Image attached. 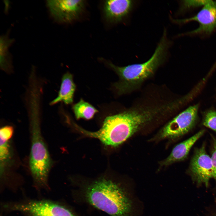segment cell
I'll return each instance as SVG.
<instances>
[{"mask_svg": "<svg viewBox=\"0 0 216 216\" xmlns=\"http://www.w3.org/2000/svg\"><path fill=\"white\" fill-rule=\"evenodd\" d=\"M148 123L145 113L131 106L121 112L106 117L101 128L96 132L86 131L74 125L83 134L99 139L105 146L115 147L147 126Z\"/></svg>", "mask_w": 216, "mask_h": 216, "instance_id": "cell-1", "label": "cell"}, {"mask_svg": "<svg viewBox=\"0 0 216 216\" xmlns=\"http://www.w3.org/2000/svg\"><path fill=\"white\" fill-rule=\"evenodd\" d=\"M169 45L165 30L154 54L147 61L123 67L108 63L119 77L118 81L113 85L117 95L129 94L138 90L145 82L152 77L165 61Z\"/></svg>", "mask_w": 216, "mask_h": 216, "instance_id": "cell-2", "label": "cell"}, {"mask_svg": "<svg viewBox=\"0 0 216 216\" xmlns=\"http://www.w3.org/2000/svg\"><path fill=\"white\" fill-rule=\"evenodd\" d=\"M85 201L110 216H129L132 203L124 188L112 179L102 177L81 190Z\"/></svg>", "mask_w": 216, "mask_h": 216, "instance_id": "cell-3", "label": "cell"}, {"mask_svg": "<svg viewBox=\"0 0 216 216\" xmlns=\"http://www.w3.org/2000/svg\"><path fill=\"white\" fill-rule=\"evenodd\" d=\"M31 132V146L29 164L34 180L40 184L47 185L51 161L43 140L40 128L41 109L33 106L27 110Z\"/></svg>", "mask_w": 216, "mask_h": 216, "instance_id": "cell-4", "label": "cell"}, {"mask_svg": "<svg viewBox=\"0 0 216 216\" xmlns=\"http://www.w3.org/2000/svg\"><path fill=\"white\" fill-rule=\"evenodd\" d=\"M197 105L190 106L167 123L152 139L153 140L179 138L188 132L196 122Z\"/></svg>", "mask_w": 216, "mask_h": 216, "instance_id": "cell-5", "label": "cell"}, {"mask_svg": "<svg viewBox=\"0 0 216 216\" xmlns=\"http://www.w3.org/2000/svg\"><path fill=\"white\" fill-rule=\"evenodd\" d=\"M189 171L193 179L199 184H204L207 187L210 179L213 178L212 160L204 145L195 151Z\"/></svg>", "mask_w": 216, "mask_h": 216, "instance_id": "cell-6", "label": "cell"}, {"mask_svg": "<svg viewBox=\"0 0 216 216\" xmlns=\"http://www.w3.org/2000/svg\"><path fill=\"white\" fill-rule=\"evenodd\" d=\"M14 207L29 216H77L65 207L46 200L32 201Z\"/></svg>", "mask_w": 216, "mask_h": 216, "instance_id": "cell-7", "label": "cell"}, {"mask_svg": "<svg viewBox=\"0 0 216 216\" xmlns=\"http://www.w3.org/2000/svg\"><path fill=\"white\" fill-rule=\"evenodd\" d=\"M47 5L53 18L62 22H69L76 19L83 10V0H47Z\"/></svg>", "mask_w": 216, "mask_h": 216, "instance_id": "cell-8", "label": "cell"}, {"mask_svg": "<svg viewBox=\"0 0 216 216\" xmlns=\"http://www.w3.org/2000/svg\"><path fill=\"white\" fill-rule=\"evenodd\" d=\"M191 21L197 22L199 26L188 34H209L216 30V1L209 0L201 10L192 17L175 20L177 23H185Z\"/></svg>", "mask_w": 216, "mask_h": 216, "instance_id": "cell-9", "label": "cell"}, {"mask_svg": "<svg viewBox=\"0 0 216 216\" xmlns=\"http://www.w3.org/2000/svg\"><path fill=\"white\" fill-rule=\"evenodd\" d=\"M201 130L186 140L175 146L169 155L160 163L161 166H167L174 163L182 161L186 158L193 146L203 135Z\"/></svg>", "mask_w": 216, "mask_h": 216, "instance_id": "cell-10", "label": "cell"}, {"mask_svg": "<svg viewBox=\"0 0 216 216\" xmlns=\"http://www.w3.org/2000/svg\"><path fill=\"white\" fill-rule=\"evenodd\" d=\"M133 1L110 0L105 1L104 11L106 19L111 22L120 21L127 16L133 5Z\"/></svg>", "mask_w": 216, "mask_h": 216, "instance_id": "cell-11", "label": "cell"}, {"mask_svg": "<svg viewBox=\"0 0 216 216\" xmlns=\"http://www.w3.org/2000/svg\"><path fill=\"white\" fill-rule=\"evenodd\" d=\"M14 131L13 127L5 126L0 131V173L3 177L10 164L11 159L10 140Z\"/></svg>", "mask_w": 216, "mask_h": 216, "instance_id": "cell-12", "label": "cell"}, {"mask_svg": "<svg viewBox=\"0 0 216 216\" xmlns=\"http://www.w3.org/2000/svg\"><path fill=\"white\" fill-rule=\"evenodd\" d=\"M76 86L72 75L69 72L64 74L62 78L61 85L57 96L50 103L53 105L62 101L66 104L72 103Z\"/></svg>", "mask_w": 216, "mask_h": 216, "instance_id": "cell-13", "label": "cell"}, {"mask_svg": "<svg viewBox=\"0 0 216 216\" xmlns=\"http://www.w3.org/2000/svg\"><path fill=\"white\" fill-rule=\"evenodd\" d=\"M13 39L9 38L7 34L0 38V67L1 69L8 74L13 71V66L9 47L13 43Z\"/></svg>", "mask_w": 216, "mask_h": 216, "instance_id": "cell-14", "label": "cell"}, {"mask_svg": "<svg viewBox=\"0 0 216 216\" xmlns=\"http://www.w3.org/2000/svg\"><path fill=\"white\" fill-rule=\"evenodd\" d=\"M72 110L77 119L83 118L90 119L98 112V110L92 105L81 99L72 106Z\"/></svg>", "mask_w": 216, "mask_h": 216, "instance_id": "cell-15", "label": "cell"}, {"mask_svg": "<svg viewBox=\"0 0 216 216\" xmlns=\"http://www.w3.org/2000/svg\"><path fill=\"white\" fill-rule=\"evenodd\" d=\"M203 124L216 131V112L210 111L206 113L203 120Z\"/></svg>", "mask_w": 216, "mask_h": 216, "instance_id": "cell-16", "label": "cell"}, {"mask_svg": "<svg viewBox=\"0 0 216 216\" xmlns=\"http://www.w3.org/2000/svg\"><path fill=\"white\" fill-rule=\"evenodd\" d=\"M209 0H184L182 1V9L203 6Z\"/></svg>", "mask_w": 216, "mask_h": 216, "instance_id": "cell-17", "label": "cell"}, {"mask_svg": "<svg viewBox=\"0 0 216 216\" xmlns=\"http://www.w3.org/2000/svg\"><path fill=\"white\" fill-rule=\"evenodd\" d=\"M211 157L213 170V178L216 181V138L214 137H212V147Z\"/></svg>", "mask_w": 216, "mask_h": 216, "instance_id": "cell-18", "label": "cell"}, {"mask_svg": "<svg viewBox=\"0 0 216 216\" xmlns=\"http://www.w3.org/2000/svg\"><path fill=\"white\" fill-rule=\"evenodd\" d=\"M211 216H216V210L211 214Z\"/></svg>", "mask_w": 216, "mask_h": 216, "instance_id": "cell-19", "label": "cell"}]
</instances>
